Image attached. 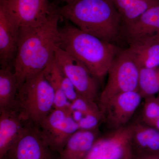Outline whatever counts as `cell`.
Wrapping results in <instances>:
<instances>
[{"label":"cell","mask_w":159,"mask_h":159,"mask_svg":"<svg viewBox=\"0 0 159 159\" xmlns=\"http://www.w3.org/2000/svg\"><path fill=\"white\" fill-rule=\"evenodd\" d=\"M61 17L57 7L42 25L20 29L14 63L19 89L27 79L43 71L54 59L56 48L59 47Z\"/></svg>","instance_id":"1"},{"label":"cell","mask_w":159,"mask_h":159,"mask_svg":"<svg viewBox=\"0 0 159 159\" xmlns=\"http://www.w3.org/2000/svg\"><path fill=\"white\" fill-rule=\"evenodd\" d=\"M61 17L82 31L114 43L122 26L112 0H76L58 8Z\"/></svg>","instance_id":"2"},{"label":"cell","mask_w":159,"mask_h":159,"mask_svg":"<svg viewBox=\"0 0 159 159\" xmlns=\"http://www.w3.org/2000/svg\"><path fill=\"white\" fill-rule=\"evenodd\" d=\"M59 47L76 58L98 79L108 74L119 50L113 43L67 25L60 29Z\"/></svg>","instance_id":"3"},{"label":"cell","mask_w":159,"mask_h":159,"mask_svg":"<svg viewBox=\"0 0 159 159\" xmlns=\"http://www.w3.org/2000/svg\"><path fill=\"white\" fill-rule=\"evenodd\" d=\"M54 89L43 71L19 89L15 108L24 122L38 126L54 109Z\"/></svg>","instance_id":"4"},{"label":"cell","mask_w":159,"mask_h":159,"mask_svg":"<svg viewBox=\"0 0 159 159\" xmlns=\"http://www.w3.org/2000/svg\"><path fill=\"white\" fill-rule=\"evenodd\" d=\"M140 70L127 49L119 50L109 70L106 85L98 98L97 104L102 114L108 102L116 96L139 91Z\"/></svg>","instance_id":"5"},{"label":"cell","mask_w":159,"mask_h":159,"mask_svg":"<svg viewBox=\"0 0 159 159\" xmlns=\"http://www.w3.org/2000/svg\"><path fill=\"white\" fill-rule=\"evenodd\" d=\"M132 124L99 136L84 159H135Z\"/></svg>","instance_id":"6"},{"label":"cell","mask_w":159,"mask_h":159,"mask_svg":"<svg viewBox=\"0 0 159 159\" xmlns=\"http://www.w3.org/2000/svg\"><path fill=\"white\" fill-rule=\"evenodd\" d=\"M36 127L45 143L59 154L70 138L79 129L70 114L55 108Z\"/></svg>","instance_id":"7"},{"label":"cell","mask_w":159,"mask_h":159,"mask_svg":"<svg viewBox=\"0 0 159 159\" xmlns=\"http://www.w3.org/2000/svg\"><path fill=\"white\" fill-rule=\"evenodd\" d=\"M54 59L74 84L78 95L96 102L99 93V79L79 61L59 47L55 50Z\"/></svg>","instance_id":"8"},{"label":"cell","mask_w":159,"mask_h":159,"mask_svg":"<svg viewBox=\"0 0 159 159\" xmlns=\"http://www.w3.org/2000/svg\"><path fill=\"white\" fill-rule=\"evenodd\" d=\"M16 21L20 29L42 25L50 18L57 7L49 0H0Z\"/></svg>","instance_id":"9"},{"label":"cell","mask_w":159,"mask_h":159,"mask_svg":"<svg viewBox=\"0 0 159 159\" xmlns=\"http://www.w3.org/2000/svg\"><path fill=\"white\" fill-rule=\"evenodd\" d=\"M36 126L25 122L24 130L2 159H56Z\"/></svg>","instance_id":"10"},{"label":"cell","mask_w":159,"mask_h":159,"mask_svg":"<svg viewBox=\"0 0 159 159\" xmlns=\"http://www.w3.org/2000/svg\"><path fill=\"white\" fill-rule=\"evenodd\" d=\"M142 98L139 91L126 92L116 96L108 102L102 111L103 121L112 130L126 126Z\"/></svg>","instance_id":"11"},{"label":"cell","mask_w":159,"mask_h":159,"mask_svg":"<svg viewBox=\"0 0 159 159\" xmlns=\"http://www.w3.org/2000/svg\"><path fill=\"white\" fill-rule=\"evenodd\" d=\"M20 27L0 1V64L1 68L13 67L19 38Z\"/></svg>","instance_id":"12"},{"label":"cell","mask_w":159,"mask_h":159,"mask_svg":"<svg viewBox=\"0 0 159 159\" xmlns=\"http://www.w3.org/2000/svg\"><path fill=\"white\" fill-rule=\"evenodd\" d=\"M124 29L129 43L159 36V4L149 8L134 24Z\"/></svg>","instance_id":"13"},{"label":"cell","mask_w":159,"mask_h":159,"mask_svg":"<svg viewBox=\"0 0 159 159\" xmlns=\"http://www.w3.org/2000/svg\"><path fill=\"white\" fill-rule=\"evenodd\" d=\"M25 127V122L15 108L0 111V159L18 139Z\"/></svg>","instance_id":"14"},{"label":"cell","mask_w":159,"mask_h":159,"mask_svg":"<svg viewBox=\"0 0 159 159\" xmlns=\"http://www.w3.org/2000/svg\"><path fill=\"white\" fill-rule=\"evenodd\" d=\"M132 148L135 159L159 154V131L145 123L132 124Z\"/></svg>","instance_id":"15"},{"label":"cell","mask_w":159,"mask_h":159,"mask_svg":"<svg viewBox=\"0 0 159 159\" xmlns=\"http://www.w3.org/2000/svg\"><path fill=\"white\" fill-rule=\"evenodd\" d=\"M99 137L98 129H79L70 138L59 153L61 159H84Z\"/></svg>","instance_id":"16"},{"label":"cell","mask_w":159,"mask_h":159,"mask_svg":"<svg viewBox=\"0 0 159 159\" xmlns=\"http://www.w3.org/2000/svg\"><path fill=\"white\" fill-rule=\"evenodd\" d=\"M127 51L139 68L159 67V36L129 44Z\"/></svg>","instance_id":"17"},{"label":"cell","mask_w":159,"mask_h":159,"mask_svg":"<svg viewBox=\"0 0 159 159\" xmlns=\"http://www.w3.org/2000/svg\"><path fill=\"white\" fill-rule=\"evenodd\" d=\"M121 17L123 28L134 24L144 12L158 5L157 0H112Z\"/></svg>","instance_id":"18"},{"label":"cell","mask_w":159,"mask_h":159,"mask_svg":"<svg viewBox=\"0 0 159 159\" xmlns=\"http://www.w3.org/2000/svg\"><path fill=\"white\" fill-rule=\"evenodd\" d=\"M19 90L17 78L13 67L0 70V111L15 107Z\"/></svg>","instance_id":"19"},{"label":"cell","mask_w":159,"mask_h":159,"mask_svg":"<svg viewBox=\"0 0 159 159\" xmlns=\"http://www.w3.org/2000/svg\"><path fill=\"white\" fill-rule=\"evenodd\" d=\"M54 58L43 70L45 76L54 89V108L62 110L71 115V102L66 97L57 78L54 67Z\"/></svg>","instance_id":"20"},{"label":"cell","mask_w":159,"mask_h":159,"mask_svg":"<svg viewBox=\"0 0 159 159\" xmlns=\"http://www.w3.org/2000/svg\"><path fill=\"white\" fill-rule=\"evenodd\" d=\"M139 92L144 99L159 93V67L140 69Z\"/></svg>","instance_id":"21"},{"label":"cell","mask_w":159,"mask_h":159,"mask_svg":"<svg viewBox=\"0 0 159 159\" xmlns=\"http://www.w3.org/2000/svg\"><path fill=\"white\" fill-rule=\"evenodd\" d=\"M74 110L80 111L84 116L93 115L101 117L103 120V116L97 102L81 96H78L71 102V113L72 111Z\"/></svg>","instance_id":"22"},{"label":"cell","mask_w":159,"mask_h":159,"mask_svg":"<svg viewBox=\"0 0 159 159\" xmlns=\"http://www.w3.org/2000/svg\"><path fill=\"white\" fill-rule=\"evenodd\" d=\"M144 99L142 120L145 124L151 126L159 118V99L155 96L146 97Z\"/></svg>","instance_id":"23"},{"label":"cell","mask_w":159,"mask_h":159,"mask_svg":"<svg viewBox=\"0 0 159 159\" xmlns=\"http://www.w3.org/2000/svg\"><path fill=\"white\" fill-rule=\"evenodd\" d=\"M54 61L55 72L58 80L61 84L66 97L70 102H72L74 99H76L79 95L77 93L74 84L57 64L55 59L54 60Z\"/></svg>","instance_id":"24"},{"label":"cell","mask_w":159,"mask_h":159,"mask_svg":"<svg viewBox=\"0 0 159 159\" xmlns=\"http://www.w3.org/2000/svg\"><path fill=\"white\" fill-rule=\"evenodd\" d=\"M103 121L101 117L93 115H88L83 117L78 122L79 129L91 130L97 129L100 122Z\"/></svg>","instance_id":"25"},{"label":"cell","mask_w":159,"mask_h":159,"mask_svg":"<svg viewBox=\"0 0 159 159\" xmlns=\"http://www.w3.org/2000/svg\"><path fill=\"white\" fill-rule=\"evenodd\" d=\"M151 126L156 129L159 131V118L157 119L156 120L152 123V124L151 125Z\"/></svg>","instance_id":"26"},{"label":"cell","mask_w":159,"mask_h":159,"mask_svg":"<svg viewBox=\"0 0 159 159\" xmlns=\"http://www.w3.org/2000/svg\"><path fill=\"white\" fill-rule=\"evenodd\" d=\"M136 159H157L155 156H146L138 158Z\"/></svg>","instance_id":"27"},{"label":"cell","mask_w":159,"mask_h":159,"mask_svg":"<svg viewBox=\"0 0 159 159\" xmlns=\"http://www.w3.org/2000/svg\"><path fill=\"white\" fill-rule=\"evenodd\" d=\"M61 1L66 2V4H70V3L76 1V0H61Z\"/></svg>","instance_id":"28"},{"label":"cell","mask_w":159,"mask_h":159,"mask_svg":"<svg viewBox=\"0 0 159 159\" xmlns=\"http://www.w3.org/2000/svg\"><path fill=\"white\" fill-rule=\"evenodd\" d=\"M155 156L157 158V159H159V154H158L155 155Z\"/></svg>","instance_id":"29"},{"label":"cell","mask_w":159,"mask_h":159,"mask_svg":"<svg viewBox=\"0 0 159 159\" xmlns=\"http://www.w3.org/2000/svg\"><path fill=\"white\" fill-rule=\"evenodd\" d=\"M157 97L158 98V99H159V93L158 94Z\"/></svg>","instance_id":"30"},{"label":"cell","mask_w":159,"mask_h":159,"mask_svg":"<svg viewBox=\"0 0 159 159\" xmlns=\"http://www.w3.org/2000/svg\"><path fill=\"white\" fill-rule=\"evenodd\" d=\"M157 1H158V2H159V0H157Z\"/></svg>","instance_id":"31"}]
</instances>
